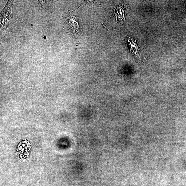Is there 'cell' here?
Returning <instances> with one entry per match:
<instances>
[{"mask_svg": "<svg viewBox=\"0 0 186 186\" xmlns=\"http://www.w3.org/2000/svg\"><path fill=\"white\" fill-rule=\"evenodd\" d=\"M13 1H9L2 12L1 16V29L6 28L12 18V6Z\"/></svg>", "mask_w": 186, "mask_h": 186, "instance_id": "6da1fadb", "label": "cell"}, {"mask_svg": "<svg viewBox=\"0 0 186 186\" xmlns=\"http://www.w3.org/2000/svg\"><path fill=\"white\" fill-rule=\"evenodd\" d=\"M67 22L71 30L73 31L74 33H76L78 32L79 29V25L75 17L70 16L68 19Z\"/></svg>", "mask_w": 186, "mask_h": 186, "instance_id": "7a4b0ae2", "label": "cell"}, {"mask_svg": "<svg viewBox=\"0 0 186 186\" xmlns=\"http://www.w3.org/2000/svg\"><path fill=\"white\" fill-rule=\"evenodd\" d=\"M128 45L130 48V51L132 55H136L139 53V48L138 45L134 42L133 39L130 37L128 39Z\"/></svg>", "mask_w": 186, "mask_h": 186, "instance_id": "3957f363", "label": "cell"}]
</instances>
